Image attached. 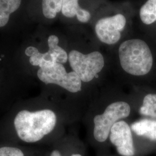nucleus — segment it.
<instances>
[{
  "label": "nucleus",
  "instance_id": "f257e3e1",
  "mask_svg": "<svg viewBox=\"0 0 156 156\" xmlns=\"http://www.w3.org/2000/svg\"><path fill=\"white\" fill-rule=\"evenodd\" d=\"M57 117L50 109L19 112L14 119V126L18 137L26 143H35L50 134L55 127Z\"/></svg>",
  "mask_w": 156,
  "mask_h": 156
},
{
  "label": "nucleus",
  "instance_id": "f03ea898",
  "mask_svg": "<svg viewBox=\"0 0 156 156\" xmlns=\"http://www.w3.org/2000/svg\"><path fill=\"white\" fill-rule=\"evenodd\" d=\"M119 57L123 70L134 76H144L151 72L154 62L152 51L142 39L125 41L119 48Z\"/></svg>",
  "mask_w": 156,
  "mask_h": 156
},
{
  "label": "nucleus",
  "instance_id": "7ed1b4c3",
  "mask_svg": "<svg viewBox=\"0 0 156 156\" xmlns=\"http://www.w3.org/2000/svg\"><path fill=\"white\" fill-rule=\"evenodd\" d=\"M68 61L73 71L80 78L82 82H89L103 69L105 62L100 52L95 51L84 55L77 50L71 51Z\"/></svg>",
  "mask_w": 156,
  "mask_h": 156
},
{
  "label": "nucleus",
  "instance_id": "20e7f679",
  "mask_svg": "<svg viewBox=\"0 0 156 156\" xmlns=\"http://www.w3.org/2000/svg\"><path fill=\"white\" fill-rule=\"evenodd\" d=\"M130 112V106L126 102H115L107 106L102 114L97 115L94 118L93 134L95 139L99 142H105L113 126L118 120L128 117Z\"/></svg>",
  "mask_w": 156,
  "mask_h": 156
},
{
  "label": "nucleus",
  "instance_id": "39448f33",
  "mask_svg": "<svg viewBox=\"0 0 156 156\" xmlns=\"http://www.w3.org/2000/svg\"><path fill=\"white\" fill-rule=\"evenodd\" d=\"M39 80L46 84H57L69 92L75 93L82 89V80L74 71L67 73L60 63L49 68H40L37 72Z\"/></svg>",
  "mask_w": 156,
  "mask_h": 156
},
{
  "label": "nucleus",
  "instance_id": "423d86ee",
  "mask_svg": "<svg viewBox=\"0 0 156 156\" xmlns=\"http://www.w3.org/2000/svg\"><path fill=\"white\" fill-rule=\"evenodd\" d=\"M126 19L122 14L100 19L95 24V31L101 42L113 45L121 38V32L126 25Z\"/></svg>",
  "mask_w": 156,
  "mask_h": 156
},
{
  "label": "nucleus",
  "instance_id": "0eeeda50",
  "mask_svg": "<svg viewBox=\"0 0 156 156\" xmlns=\"http://www.w3.org/2000/svg\"><path fill=\"white\" fill-rule=\"evenodd\" d=\"M110 141L122 156H134L135 147L131 130L124 121H119L112 127L109 134Z\"/></svg>",
  "mask_w": 156,
  "mask_h": 156
},
{
  "label": "nucleus",
  "instance_id": "6e6552de",
  "mask_svg": "<svg viewBox=\"0 0 156 156\" xmlns=\"http://www.w3.org/2000/svg\"><path fill=\"white\" fill-rule=\"evenodd\" d=\"M25 54L30 57V62L34 66L49 68L57 63L55 56L49 50L46 53H42L36 48L28 46L25 50Z\"/></svg>",
  "mask_w": 156,
  "mask_h": 156
},
{
  "label": "nucleus",
  "instance_id": "1a4fd4ad",
  "mask_svg": "<svg viewBox=\"0 0 156 156\" xmlns=\"http://www.w3.org/2000/svg\"><path fill=\"white\" fill-rule=\"evenodd\" d=\"M78 1L62 0V13L64 16L69 18L76 16L80 22H88L91 19V14L88 11L80 8Z\"/></svg>",
  "mask_w": 156,
  "mask_h": 156
},
{
  "label": "nucleus",
  "instance_id": "9d476101",
  "mask_svg": "<svg viewBox=\"0 0 156 156\" xmlns=\"http://www.w3.org/2000/svg\"><path fill=\"white\" fill-rule=\"evenodd\" d=\"M131 127L137 135L156 140V120L142 119L133 123Z\"/></svg>",
  "mask_w": 156,
  "mask_h": 156
},
{
  "label": "nucleus",
  "instance_id": "9b49d317",
  "mask_svg": "<svg viewBox=\"0 0 156 156\" xmlns=\"http://www.w3.org/2000/svg\"><path fill=\"white\" fill-rule=\"evenodd\" d=\"M140 18L146 26H156V0H146L140 9Z\"/></svg>",
  "mask_w": 156,
  "mask_h": 156
},
{
  "label": "nucleus",
  "instance_id": "f8f14e48",
  "mask_svg": "<svg viewBox=\"0 0 156 156\" xmlns=\"http://www.w3.org/2000/svg\"><path fill=\"white\" fill-rule=\"evenodd\" d=\"M22 0H0V27L8 23L12 13L17 11Z\"/></svg>",
  "mask_w": 156,
  "mask_h": 156
},
{
  "label": "nucleus",
  "instance_id": "ddd939ff",
  "mask_svg": "<svg viewBox=\"0 0 156 156\" xmlns=\"http://www.w3.org/2000/svg\"><path fill=\"white\" fill-rule=\"evenodd\" d=\"M58 42L59 39L56 35H51L49 37L48 40L49 50L55 56L56 62L62 64L68 60V55L66 50L58 46Z\"/></svg>",
  "mask_w": 156,
  "mask_h": 156
},
{
  "label": "nucleus",
  "instance_id": "4468645a",
  "mask_svg": "<svg viewBox=\"0 0 156 156\" xmlns=\"http://www.w3.org/2000/svg\"><path fill=\"white\" fill-rule=\"evenodd\" d=\"M142 115L156 119V94H149L144 98L142 105L140 108Z\"/></svg>",
  "mask_w": 156,
  "mask_h": 156
},
{
  "label": "nucleus",
  "instance_id": "2eb2a0df",
  "mask_svg": "<svg viewBox=\"0 0 156 156\" xmlns=\"http://www.w3.org/2000/svg\"><path fill=\"white\" fill-rule=\"evenodd\" d=\"M42 12L46 18L54 19L62 11V0H42Z\"/></svg>",
  "mask_w": 156,
  "mask_h": 156
},
{
  "label": "nucleus",
  "instance_id": "dca6fc26",
  "mask_svg": "<svg viewBox=\"0 0 156 156\" xmlns=\"http://www.w3.org/2000/svg\"><path fill=\"white\" fill-rule=\"evenodd\" d=\"M0 156H25L20 149L12 147L3 146L0 147Z\"/></svg>",
  "mask_w": 156,
  "mask_h": 156
},
{
  "label": "nucleus",
  "instance_id": "f3484780",
  "mask_svg": "<svg viewBox=\"0 0 156 156\" xmlns=\"http://www.w3.org/2000/svg\"><path fill=\"white\" fill-rule=\"evenodd\" d=\"M50 156H62L60 153V151H57V150H55V151H53L51 154H50ZM71 156H82L80 154H73V155H71Z\"/></svg>",
  "mask_w": 156,
  "mask_h": 156
}]
</instances>
